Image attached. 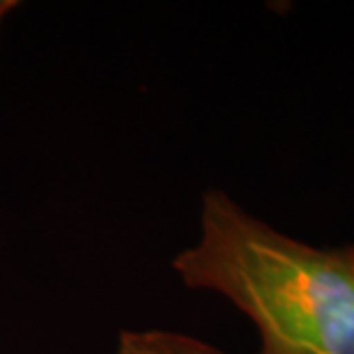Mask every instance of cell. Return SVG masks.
I'll return each instance as SVG.
<instances>
[{"instance_id":"cell-1","label":"cell","mask_w":354,"mask_h":354,"mask_svg":"<svg viewBox=\"0 0 354 354\" xmlns=\"http://www.w3.org/2000/svg\"><path fill=\"white\" fill-rule=\"evenodd\" d=\"M173 272L242 310L258 354H354V244L301 242L212 189L198 239L173 258Z\"/></svg>"},{"instance_id":"cell-2","label":"cell","mask_w":354,"mask_h":354,"mask_svg":"<svg viewBox=\"0 0 354 354\" xmlns=\"http://www.w3.org/2000/svg\"><path fill=\"white\" fill-rule=\"evenodd\" d=\"M115 354H228L194 336L164 329L122 331Z\"/></svg>"},{"instance_id":"cell-3","label":"cell","mask_w":354,"mask_h":354,"mask_svg":"<svg viewBox=\"0 0 354 354\" xmlns=\"http://www.w3.org/2000/svg\"><path fill=\"white\" fill-rule=\"evenodd\" d=\"M17 7H19L17 0H0V28H3L7 17H10V14L17 10Z\"/></svg>"}]
</instances>
